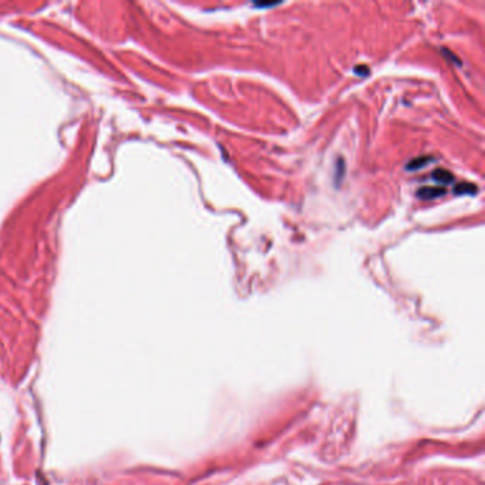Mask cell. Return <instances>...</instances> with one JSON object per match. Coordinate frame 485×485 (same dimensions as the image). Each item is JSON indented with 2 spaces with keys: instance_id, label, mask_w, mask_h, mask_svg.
<instances>
[{
  "instance_id": "1",
  "label": "cell",
  "mask_w": 485,
  "mask_h": 485,
  "mask_svg": "<svg viewBox=\"0 0 485 485\" xmlns=\"http://www.w3.org/2000/svg\"><path fill=\"white\" fill-rule=\"evenodd\" d=\"M446 194H447L446 188L441 187H423L417 191V196L421 199H436Z\"/></svg>"
},
{
  "instance_id": "2",
  "label": "cell",
  "mask_w": 485,
  "mask_h": 485,
  "mask_svg": "<svg viewBox=\"0 0 485 485\" xmlns=\"http://www.w3.org/2000/svg\"><path fill=\"white\" fill-rule=\"evenodd\" d=\"M433 179H434L436 182H440V184L447 185V184H451V182L454 181V175H453L450 171H447V169L439 168L433 172Z\"/></svg>"
},
{
  "instance_id": "3",
  "label": "cell",
  "mask_w": 485,
  "mask_h": 485,
  "mask_svg": "<svg viewBox=\"0 0 485 485\" xmlns=\"http://www.w3.org/2000/svg\"><path fill=\"white\" fill-rule=\"evenodd\" d=\"M478 188L470 182H461L454 187V194L456 195H476Z\"/></svg>"
},
{
  "instance_id": "4",
  "label": "cell",
  "mask_w": 485,
  "mask_h": 485,
  "mask_svg": "<svg viewBox=\"0 0 485 485\" xmlns=\"http://www.w3.org/2000/svg\"><path fill=\"white\" fill-rule=\"evenodd\" d=\"M431 162V158L430 157H419V158L411 159L410 162L406 165V169L407 171H419V169L424 168L427 164Z\"/></svg>"
}]
</instances>
